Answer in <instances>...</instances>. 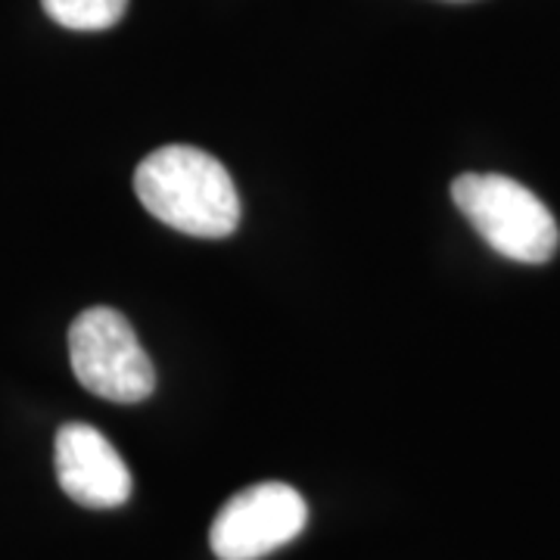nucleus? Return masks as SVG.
I'll list each match as a JSON object with an SVG mask.
<instances>
[{
  "mask_svg": "<svg viewBox=\"0 0 560 560\" xmlns=\"http://www.w3.org/2000/svg\"><path fill=\"white\" fill-rule=\"evenodd\" d=\"M140 206L187 237L219 241L241 224V197L234 178L200 147L168 143L153 150L135 172Z\"/></svg>",
  "mask_w": 560,
  "mask_h": 560,
  "instance_id": "f257e3e1",
  "label": "nucleus"
},
{
  "mask_svg": "<svg viewBox=\"0 0 560 560\" xmlns=\"http://www.w3.org/2000/svg\"><path fill=\"white\" fill-rule=\"evenodd\" d=\"M452 200L482 241L504 259L541 265L558 253V221L521 180L495 172H467L452 180Z\"/></svg>",
  "mask_w": 560,
  "mask_h": 560,
  "instance_id": "f03ea898",
  "label": "nucleus"
},
{
  "mask_svg": "<svg viewBox=\"0 0 560 560\" xmlns=\"http://www.w3.org/2000/svg\"><path fill=\"white\" fill-rule=\"evenodd\" d=\"M69 359L79 383L106 401L138 405L156 389L153 361L116 308H84L69 327Z\"/></svg>",
  "mask_w": 560,
  "mask_h": 560,
  "instance_id": "7ed1b4c3",
  "label": "nucleus"
},
{
  "mask_svg": "<svg viewBox=\"0 0 560 560\" xmlns=\"http://www.w3.org/2000/svg\"><path fill=\"white\" fill-rule=\"evenodd\" d=\"M308 504L287 482H256L221 504L209 529L219 560H261L300 536Z\"/></svg>",
  "mask_w": 560,
  "mask_h": 560,
  "instance_id": "20e7f679",
  "label": "nucleus"
},
{
  "mask_svg": "<svg viewBox=\"0 0 560 560\" xmlns=\"http://www.w3.org/2000/svg\"><path fill=\"white\" fill-rule=\"evenodd\" d=\"M54 464L60 489L81 508L109 511L131 495V474L113 442L91 423H66L57 433Z\"/></svg>",
  "mask_w": 560,
  "mask_h": 560,
  "instance_id": "39448f33",
  "label": "nucleus"
},
{
  "mask_svg": "<svg viewBox=\"0 0 560 560\" xmlns=\"http://www.w3.org/2000/svg\"><path fill=\"white\" fill-rule=\"evenodd\" d=\"M47 16L72 32H106L121 22L128 0H40Z\"/></svg>",
  "mask_w": 560,
  "mask_h": 560,
  "instance_id": "423d86ee",
  "label": "nucleus"
}]
</instances>
